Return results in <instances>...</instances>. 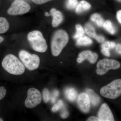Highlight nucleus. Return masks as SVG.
<instances>
[{
    "label": "nucleus",
    "instance_id": "obj_1",
    "mask_svg": "<svg viewBox=\"0 0 121 121\" xmlns=\"http://www.w3.org/2000/svg\"><path fill=\"white\" fill-rule=\"evenodd\" d=\"M1 64L4 69L12 74L20 75L25 71L23 64L16 56L12 54L6 56L3 60Z\"/></svg>",
    "mask_w": 121,
    "mask_h": 121
},
{
    "label": "nucleus",
    "instance_id": "obj_2",
    "mask_svg": "<svg viewBox=\"0 0 121 121\" xmlns=\"http://www.w3.org/2000/svg\"><path fill=\"white\" fill-rule=\"evenodd\" d=\"M69 36L65 31L60 29L56 31L52 40L51 48L52 55L55 56H59L67 44Z\"/></svg>",
    "mask_w": 121,
    "mask_h": 121
},
{
    "label": "nucleus",
    "instance_id": "obj_3",
    "mask_svg": "<svg viewBox=\"0 0 121 121\" xmlns=\"http://www.w3.org/2000/svg\"><path fill=\"white\" fill-rule=\"evenodd\" d=\"M27 38L33 49L36 51L44 52L47 50L46 40L39 31L34 30L29 32Z\"/></svg>",
    "mask_w": 121,
    "mask_h": 121
},
{
    "label": "nucleus",
    "instance_id": "obj_4",
    "mask_svg": "<svg viewBox=\"0 0 121 121\" xmlns=\"http://www.w3.org/2000/svg\"><path fill=\"white\" fill-rule=\"evenodd\" d=\"M100 93L104 97L115 99L121 95V79L115 80L102 87Z\"/></svg>",
    "mask_w": 121,
    "mask_h": 121
},
{
    "label": "nucleus",
    "instance_id": "obj_5",
    "mask_svg": "<svg viewBox=\"0 0 121 121\" xmlns=\"http://www.w3.org/2000/svg\"><path fill=\"white\" fill-rule=\"evenodd\" d=\"M19 55L24 65L29 70H34L39 67L40 60L37 55L30 54L25 50L21 51Z\"/></svg>",
    "mask_w": 121,
    "mask_h": 121
},
{
    "label": "nucleus",
    "instance_id": "obj_6",
    "mask_svg": "<svg viewBox=\"0 0 121 121\" xmlns=\"http://www.w3.org/2000/svg\"><path fill=\"white\" fill-rule=\"evenodd\" d=\"M120 66L121 64L117 60L104 59L99 60L98 63L96 73L99 75H103L109 70L118 69Z\"/></svg>",
    "mask_w": 121,
    "mask_h": 121
},
{
    "label": "nucleus",
    "instance_id": "obj_7",
    "mask_svg": "<svg viewBox=\"0 0 121 121\" xmlns=\"http://www.w3.org/2000/svg\"><path fill=\"white\" fill-rule=\"evenodd\" d=\"M31 7L23 0H15L8 9L7 13L12 16L22 15L30 11Z\"/></svg>",
    "mask_w": 121,
    "mask_h": 121
},
{
    "label": "nucleus",
    "instance_id": "obj_8",
    "mask_svg": "<svg viewBox=\"0 0 121 121\" xmlns=\"http://www.w3.org/2000/svg\"><path fill=\"white\" fill-rule=\"evenodd\" d=\"M42 95L37 89L32 87L29 89L25 105L28 108H33L40 104L42 101Z\"/></svg>",
    "mask_w": 121,
    "mask_h": 121
},
{
    "label": "nucleus",
    "instance_id": "obj_9",
    "mask_svg": "<svg viewBox=\"0 0 121 121\" xmlns=\"http://www.w3.org/2000/svg\"><path fill=\"white\" fill-rule=\"evenodd\" d=\"M98 116V117L102 121H114L112 113L108 105L106 103H104L101 106Z\"/></svg>",
    "mask_w": 121,
    "mask_h": 121
},
{
    "label": "nucleus",
    "instance_id": "obj_10",
    "mask_svg": "<svg viewBox=\"0 0 121 121\" xmlns=\"http://www.w3.org/2000/svg\"><path fill=\"white\" fill-rule=\"evenodd\" d=\"M77 102L79 107L83 112H88L90 108L91 103L86 93H82L78 96Z\"/></svg>",
    "mask_w": 121,
    "mask_h": 121
},
{
    "label": "nucleus",
    "instance_id": "obj_11",
    "mask_svg": "<svg viewBox=\"0 0 121 121\" xmlns=\"http://www.w3.org/2000/svg\"><path fill=\"white\" fill-rule=\"evenodd\" d=\"M50 15L53 17L52 24L54 27H57L63 21V17L60 11H57L55 9L52 8L50 11Z\"/></svg>",
    "mask_w": 121,
    "mask_h": 121
},
{
    "label": "nucleus",
    "instance_id": "obj_12",
    "mask_svg": "<svg viewBox=\"0 0 121 121\" xmlns=\"http://www.w3.org/2000/svg\"><path fill=\"white\" fill-rule=\"evenodd\" d=\"M79 57L81 58L84 60L87 59L91 63H94L98 58L97 54L95 53H93L90 51H86L81 52L79 55Z\"/></svg>",
    "mask_w": 121,
    "mask_h": 121
},
{
    "label": "nucleus",
    "instance_id": "obj_13",
    "mask_svg": "<svg viewBox=\"0 0 121 121\" xmlns=\"http://www.w3.org/2000/svg\"><path fill=\"white\" fill-rule=\"evenodd\" d=\"M86 91L89 96L91 104L95 106L98 105L101 102L99 96L91 89H87Z\"/></svg>",
    "mask_w": 121,
    "mask_h": 121
},
{
    "label": "nucleus",
    "instance_id": "obj_14",
    "mask_svg": "<svg viewBox=\"0 0 121 121\" xmlns=\"http://www.w3.org/2000/svg\"><path fill=\"white\" fill-rule=\"evenodd\" d=\"M64 94L66 97L70 101H74L78 96L77 91L72 87H69L65 89Z\"/></svg>",
    "mask_w": 121,
    "mask_h": 121
},
{
    "label": "nucleus",
    "instance_id": "obj_15",
    "mask_svg": "<svg viewBox=\"0 0 121 121\" xmlns=\"http://www.w3.org/2000/svg\"><path fill=\"white\" fill-rule=\"evenodd\" d=\"M91 8V4L86 1H81L76 8V13H80L85 11L89 10Z\"/></svg>",
    "mask_w": 121,
    "mask_h": 121
},
{
    "label": "nucleus",
    "instance_id": "obj_16",
    "mask_svg": "<svg viewBox=\"0 0 121 121\" xmlns=\"http://www.w3.org/2000/svg\"><path fill=\"white\" fill-rule=\"evenodd\" d=\"M9 27V24L7 20L4 17H0V34L6 32Z\"/></svg>",
    "mask_w": 121,
    "mask_h": 121
},
{
    "label": "nucleus",
    "instance_id": "obj_17",
    "mask_svg": "<svg viewBox=\"0 0 121 121\" xmlns=\"http://www.w3.org/2000/svg\"><path fill=\"white\" fill-rule=\"evenodd\" d=\"M91 20L99 27H102L104 23V20L101 16L98 13H94L91 17Z\"/></svg>",
    "mask_w": 121,
    "mask_h": 121
},
{
    "label": "nucleus",
    "instance_id": "obj_18",
    "mask_svg": "<svg viewBox=\"0 0 121 121\" xmlns=\"http://www.w3.org/2000/svg\"><path fill=\"white\" fill-rule=\"evenodd\" d=\"M92 43V41L89 37L82 36L78 39L76 44L78 45H88Z\"/></svg>",
    "mask_w": 121,
    "mask_h": 121
},
{
    "label": "nucleus",
    "instance_id": "obj_19",
    "mask_svg": "<svg viewBox=\"0 0 121 121\" xmlns=\"http://www.w3.org/2000/svg\"><path fill=\"white\" fill-rule=\"evenodd\" d=\"M85 30L87 34L90 37L95 39L97 36L95 29L93 25L91 24H86L85 26Z\"/></svg>",
    "mask_w": 121,
    "mask_h": 121
},
{
    "label": "nucleus",
    "instance_id": "obj_20",
    "mask_svg": "<svg viewBox=\"0 0 121 121\" xmlns=\"http://www.w3.org/2000/svg\"><path fill=\"white\" fill-rule=\"evenodd\" d=\"M103 26L104 28L110 34L112 35L114 34L115 33V30L110 21L109 20L106 21L104 22Z\"/></svg>",
    "mask_w": 121,
    "mask_h": 121
},
{
    "label": "nucleus",
    "instance_id": "obj_21",
    "mask_svg": "<svg viewBox=\"0 0 121 121\" xmlns=\"http://www.w3.org/2000/svg\"><path fill=\"white\" fill-rule=\"evenodd\" d=\"M76 32L75 35H74V39H78L83 36L84 32L82 27L80 25L78 24L76 26Z\"/></svg>",
    "mask_w": 121,
    "mask_h": 121
},
{
    "label": "nucleus",
    "instance_id": "obj_22",
    "mask_svg": "<svg viewBox=\"0 0 121 121\" xmlns=\"http://www.w3.org/2000/svg\"><path fill=\"white\" fill-rule=\"evenodd\" d=\"M78 4V0H67L66 4L67 8L70 10L75 9Z\"/></svg>",
    "mask_w": 121,
    "mask_h": 121
},
{
    "label": "nucleus",
    "instance_id": "obj_23",
    "mask_svg": "<svg viewBox=\"0 0 121 121\" xmlns=\"http://www.w3.org/2000/svg\"><path fill=\"white\" fill-rule=\"evenodd\" d=\"M43 98L45 103H47L50 99V93L48 89L45 88L43 91Z\"/></svg>",
    "mask_w": 121,
    "mask_h": 121
},
{
    "label": "nucleus",
    "instance_id": "obj_24",
    "mask_svg": "<svg viewBox=\"0 0 121 121\" xmlns=\"http://www.w3.org/2000/svg\"><path fill=\"white\" fill-rule=\"evenodd\" d=\"M63 106V103L62 100L58 101L57 104H55L52 108V111L53 112H56L58 111L60 108Z\"/></svg>",
    "mask_w": 121,
    "mask_h": 121
},
{
    "label": "nucleus",
    "instance_id": "obj_25",
    "mask_svg": "<svg viewBox=\"0 0 121 121\" xmlns=\"http://www.w3.org/2000/svg\"><path fill=\"white\" fill-rule=\"evenodd\" d=\"M7 90L4 86H0V100L3 99L6 95Z\"/></svg>",
    "mask_w": 121,
    "mask_h": 121
},
{
    "label": "nucleus",
    "instance_id": "obj_26",
    "mask_svg": "<svg viewBox=\"0 0 121 121\" xmlns=\"http://www.w3.org/2000/svg\"><path fill=\"white\" fill-rule=\"evenodd\" d=\"M35 4H45L52 0H31Z\"/></svg>",
    "mask_w": 121,
    "mask_h": 121
},
{
    "label": "nucleus",
    "instance_id": "obj_27",
    "mask_svg": "<svg viewBox=\"0 0 121 121\" xmlns=\"http://www.w3.org/2000/svg\"><path fill=\"white\" fill-rule=\"evenodd\" d=\"M102 48L107 49L109 50L111 48L110 45V42L107 41L104 42V43L102 44L101 45Z\"/></svg>",
    "mask_w": 121,
    "mask_h": 121
},
{
    "label": "nucleus",
    "instance_id": "obj_28",
    "mask_svg": "<svg viewBox=\"0 0 121 121\" xmlns=\"http://www.w3.org/2000/svg\"><path fill=\"white\" fill-rule=\"evenodd\" d=\"M95 39L98 42L100 43H103L105 40V39L103 36H101L98 35H97Z\"/></svg>",
    "mask_w": 121,
    "mask_h": 121
},
{
    "label": "nucleus",
    "instance_id": "obj_29",
    "mask_svg": "<svg viewBox=\"0 0 121 121\" xmlns=\"http://www.w3.org/2000/svg\"><path fill=\"white\" fill-rule=\"evenodd\" d=\"M101 52L104 55L106 56H110V53L109 51V50L104 49V48H102Z\"/></svg>",
    "mask_w": 121,
    "mask_h": 121
},
{
    "label": "nucleus",
    "instance_id": "obj_30",
    "mask_svg": "<svg viewBox=\"0 0 121 121\" xmlns=\"http://www.w3.org/2000/svg\"><path fill=\"white\" fill-rule=\"evenodd\" d=\"M68 115H69V113L66 111H63L60 115L61 117L62 118H66L68 117Z\"/></svg>",
    "mask_w": 121,
    "mask_h": 121
},
{
    "label": "nucleus",
    "instance_id": "obj_31",
    "mask_svg": "<svg viewBox=\"0 0 121 121\" xmlns=\"http://www.w3.org/2000/svg\"><path fill=\"white\" fill-rule=\"evenodd\" d=\"M87 121H101V120L98 117H90L87 119Z\"/></svg>",
    "mask_w": 121,
    "mask_h": 121
},
{
    "label": "nucleus",
    "instance_id": "obj_32",
    "mask_svg": "<svg viewBox=\"0 0 121 121\" xmlns=\"http://www.w3.org/2000/svg\"><path fill=\"white\" fill-rule=\"evenodd\" d=\"M117 16L118 20L121 24V10H119L117 12Z\"/></svg>",
    "mask_w": 121,
    "mask_h": 121
},
{
    "label": "nucleus",
    "instance_id": "obj_33",
    "mask_svg": "<svg viewBox=\"0 0 121 121\" xmlns=\"http://www.w3.org/2000/svg\"><path fill=\"white\" fill-rule=\"evenodd\" d=\"M116 51L118 53L121 54V44H117L116 45Z\"/></svg>",
    "mask_w": 121,
    "mask_h": 121
},
{
    "label": "nucleus",
    "instance_id": "obj_34",
    "mask_svg": "<svg viewBox=\"0 0 121 121\" xmlns=\"http://www.w3.org/2000/svg\"><path fill=\"white\" fill-rule=\"evenodd\" d=\"M110 47L111 48H113L116 47V44L114 42H110Z\"/></svg>",
    "mask_w": 121,
    "mask_h": 121
},
{
    "label": "nucleus",
    "instance_id": "obj_35",
    "mask_svg": "<svg viewBox=\"0 0 121 121\" xmlns=\"http://www.w3.org/2000/svg\"><path fill=\"white\" fill-rule=\"evenodd\" d=\"M54 96L55 97H57V96H58L59 95V93L58 91H54Z\"/></svg>",
    "mask_w": 121,
    "mask_h": 121
},
{
    "label": "nucleus",
    "instance_id": "obj_36",
    "mask_svg": "<svg viewBox=\"0 0 121 121\" xmlns=\"http://www.w3.org/2000/svg\"><path fill=\"white\" fill-rule=\"evenodd\" d=\"M77 61L78 63H82L83 61V60L81 58H80V57H78V58L77 59Z\"/></svg>",
    "mask_w": 121,
    "mask_h": 121
},
{
    "label": "nucleus",
    "instance_id": "obj_37",
    "mask_svg": "<svg viewBox=\"0 0 121 121\" xmlns=\"http://www.w3.org/2000/svg\"><path fill=\"white\" fill-rule=\"evenodd\" d=\"M4 40V38H3L2 37H1V36H0V43H2V41H3V40Z\"/></svg>",
    "mask_w": 121,
    "mask_h": 121
},
{
    "label": "nucleus",
    "instance_id": "obj_38",
    "mask_svg": "<svg viewBox=\"0 0 121 121\" xmlns=\"http://www.w3.org/2000/svg\"><path fill=\"white\" fill-rule=\"evenodd\" d=\"M44 15H45V16H46L47 17H48L50 16V14H49V13H48V12H45V14H44Z\"/></svg>",
    "mask_w": 121,
    "mask_h": 121
},
{
    "label": "nucleus",
    "instance_id": "obj_39",
    "mask_svg": "<svg viewBox=\"0 0 121 121\" xmlns=\"http://www.w3.org/2000/svg\"><path fill=\"white\" fill-rule=\"evenodd\" d=\"M117 0L118 1V2H121V0Z\"/></svg>",
    "mask_w": 121,
    "mask_h": 121
},
{
    "label": "nucleus",
    "instance_id": "obj_40",
    "mask_svg": "<svg viewBox=\"0 0 121 121\" xmlns=\"http://www.w3.org/2000/svg\"><path fill=\"white\" fill-rule=\"evenodd\" d=\"M0 121H3V120L1 118H0Z\"/></svg>",
    "mask_w": 121,
    "mask_h": 121
}]
</instances>
